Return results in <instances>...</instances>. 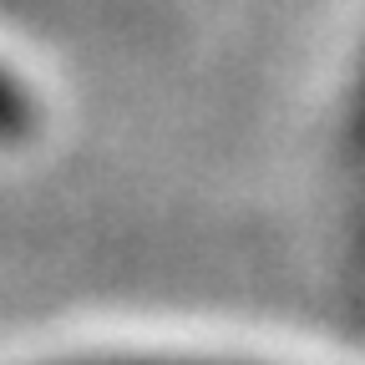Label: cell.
Instances as JSON below:
<instances>
[{"mask_svg": "<svg viewBox=\"0 0 365 365\" xmlns=\"http://www.w3.org/2000/svg\"><path fill=\"white\" fill-rule=\"evenodd\" d=\"M360 153H365V91H360Z\"/></svg>", "mask_w": 365, "mask_h": 365, "instance_id": "3", "label": "cell"}, {"mask_svg": "<svg viewBox=\"0 0 365 365\" xmlns=\"http://www.w3.org/2000/svg\"><path fill=\"white\" fill-rule=\"evenodd\" d=\"M97 365H188V360H97Z\"/></svg>", "mask_w": 365, "mask_h": 365, "instance_id": "2", "label": "cell"}, {"mask_svg": "<svg viewBox=\"0 0 365 365\" xmlns=\"http://www.w3.org/2000/svg\"><path fill=\"white\" fill-rule=\"evenodd\" d=\"M31 97L16 86V76L0 66V143H21V137L31 132Z\"/></svg>", "mask_w": 365, "mask_h": 365, "instance_id": "1", "label": "cell"}]
</instances>
